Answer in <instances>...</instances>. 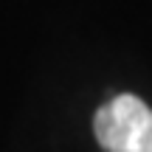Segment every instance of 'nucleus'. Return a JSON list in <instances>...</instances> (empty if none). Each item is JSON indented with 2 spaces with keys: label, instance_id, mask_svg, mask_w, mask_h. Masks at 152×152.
Masks as SVG:
<instances>
[{
  "label": "nucleus",
  "instance_id": "obj_1",
  "mask_svg": "<svg viewBox=\"0 0 152 152\" xmlns=\"http://www.w3.org/2000/svg\"><path fill=\"white\" fill-rule=\"evenodd\" d=\"M93 130L107 152H152V110L138 96L121 93L99 107Z\"/></svg>",
  "mask_w": 152,
  "mask_h": 152
}]
</instances>
